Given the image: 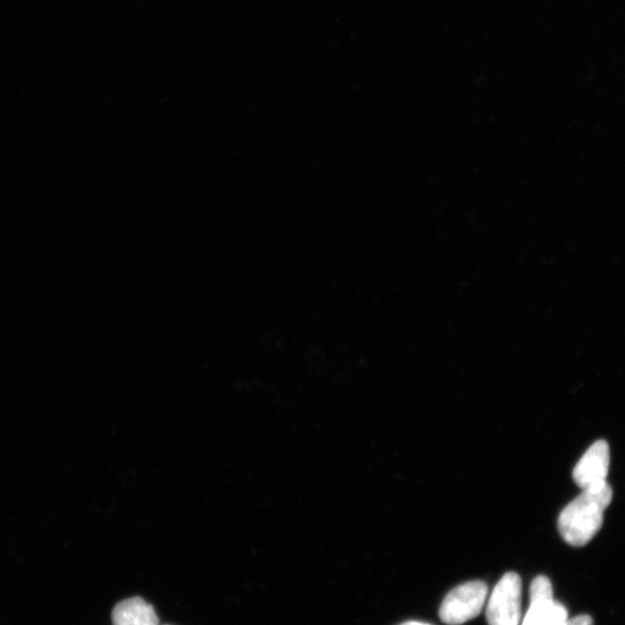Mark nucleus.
<instances>
[{
    "label": "nucleus",
    "instance_id": "obj_1",
    "mask_svg": "<svg viewBox=\"0 0 625 625\" xmlns=\"http://www.w3.org/2000/svg\"><path fill=\"white\" fill-rule=\"evenodd\" d=\"M613 500V488L605 485L583 493L560 514L558 531L567 545L584 547L601 531L604 514Z\"/></svg>",
    "mask_w": 625,
    "mask_h": 625
},
{
    "label": "nucleus",
    "instance_id": "obj_2",
    "mask_svg": "<svg viewBox=\"0 0 625 625\" xmlns=\"http://www.w3.org/2000/svg\"><path fill=\"white\" fill-rule=\"evenodd\" d=\"M487 586L475 581L452 589L445 597L441 609V619L448 625H461L477 617L486 601Z\"/></svg>",
    "mask_w": 625,
    "mask_h": 625
},
{
    "label": "nucleus",
    "instance_id": "obj_3",
    "mask_svg": "<svg viewBox=\"0 0 625 625\" xmlns=\"http://www.w3.org/2000/svg\"><path fill=\"white\" fill-rule=\"evenodd\" d=\"M523 583L520 575L507 573L496 585L486 608L488 625H520Z\"/></svg>",
    "mask_w": 625,
    "mask_h": 625
},
{
    "label": "nucleus",
    "instance_id": "obj_4",
    "mask_svg": "<svg viewBox=\"0 0 625 625\" xmlns=\"http://www.w3.org/2000/svg\"><path fill=\"white\" fill-rule=\"evenodd\" d=\"M611 465L609 445L605 441L594 443L574 470V480L583 491L605 485Z\"/></svg>",
    "mask_w": 625,
    "mask_h": 625
},
{
    "label": "nucleus",
    "instance_id": "obj_5",
    "mask_svg": "<svg viewBox=\"0 0 625 625\" xmlns=\"http://www.w3.org/2000/svg\"><path fill=\"white\" fill-rule=\"evenodd\" d=\"M112 618L114 625H159L153 606L140 596L119 603Z\"/></svg>",
    "mask_w": 625,
    "mask_h": 625
},
{
    "label": "nucleus",
    "instance_id": "obj_6",
    "mask_svg": "<svg viewBox=\"0 0 625 625\" xmlns=\"http://www.w3.org/2000/svg\"><path fill=\"white\" fill-rule=\"evenodd\" d=\"M567 619L566 608L553 601L551 603L531 604L523 625H565Z\"/></svg>",
    "mask_w": 625,
    "mask_h": 625
},
{
    "label": "nucleus",
    "instance_id": "obj_7",
    "mask_svg": "<svg viewBox=\"0 0 625 625\" xmlns=\"http://www.w3.org/2000/svg\"><path fill=\"white\" fill-rule=\"evenodd\" d=\"M531 604L551 603L554 601L553 585L545 576L536 577L531 585Z\"/></svg>",
    "mask_w": 625,
    "mask_h": 625
},
{
    "label": "nucleus",
    "instance_id": "obj_8",
    "mask_svg": "<svg viewBox=\"0 0 625 625\" xmlns=\"http://www.w3.org/2000/svg\"><path fill=\"white\" fill-rule=\"evenodd\" d=\"M565 625H594L593 619L588 615H579L567 619Z\"/></svg>",
    "mask_w": 625,
    "mask_h": 625
},
{
    "label": "nucleus",
    "instance_id": "obj_9",
    "mask_svg": "<svg viewBox=\"0 0 625 625\" xmlns=\"http://www.w3.org/2000/svg\"><path fill=\"white\" fill-rule=\"evenodd\" d=\"M400 625H432V624L423 623V622H417V621H411V622L402 623V624H400Z\"/></svg>",
    "mask_w": 625,
    "mask_h": 625
}]
</instances>
